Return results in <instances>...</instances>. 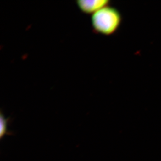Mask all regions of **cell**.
<instances>
[{"label":"cell","mask_w":161,"mask_h":161,"mask_svg":"<svg viewBox=\"0 0 161 161\" xmlns=\"http://www.w3.org/2000/svg\"><path fill=\"white\" fill-rule=\"evenodd\" d=\"M121 20L120 13L116 8L107 6L92 14V23L96 32L109 36L117 31Z\"/></svg>","instance_id":"cell-1"},{"label":"cell","mask_w":161,"mask_h":161,"mask_svg":"<svg viewBox=\"0 0 161 161\" xmlns=\"http://www.w3.org/2000/svg\"><path fill=\"white\" fill-rule=\"evenodd\" d=\"M108 0H78L77 4L79 9L87 14H94L99 9L108 6Z\"/></svg>","instance_id":"cell-2"},{"label":"cell","mask_w":161,"mask_h":161,"mask_svg":"<svg viewBox=\"0 0 161 161\" xmlns=\"http://www.w3.org/2000/svg\"><path fill=\"white\" fill-rule=\"evenodd\" d=\"M9 117L6 118L3 115V113L1 112L0 114V138L2 139L5 135H11L12 133L10 131L7 130V124L9 121Z\"/></svg>","instance_id":"cell-3"}]
</instances>
